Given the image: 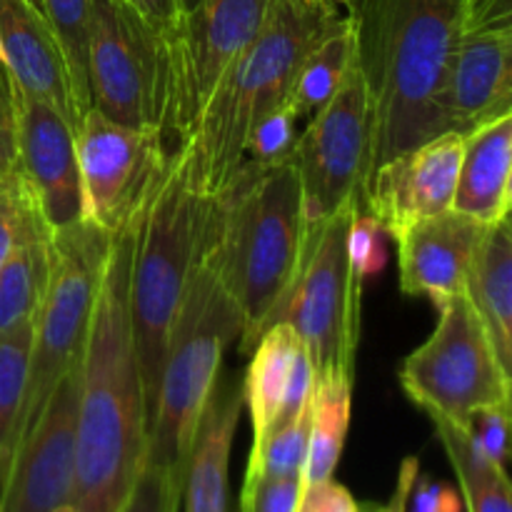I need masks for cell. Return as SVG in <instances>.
<instances>
[{"instance_id": "obj_1", "label": "cell", "mask_w": 512, "mask_h": 512, "mask_svg": "<svg viewBox=\"0 0 512 512\" xmlns=\"http://www.w3.org/2000/svg\"><path fill=\"white\" fill-rule=\"evenodd\" d=\"M133 228L113 235L80 355L75 512H118L148 458V403L128 303Z\"/></svg>"}, {"instance_id": "obj_2", "label": "cell", "mask_w": 512, "mask_h": 512, "mask_svg": "<svg viewBox=\"0 0 512 512\" xmlns=\"http://www.w3.org/2000/svg\"><path fill=\"white\" fill-rule=\"evenodd\" d=\"M340 8L373 105V173L450 130L448 73L463 0H340Z\"/></svg>"}, {"instance_id": "obj_3", "label": "cell", "mask_w": 512, "mask_h": 512, "mask_svg": "<svg viewBox=\"0 0 512 512\" xmlns=\"http://www.w3.org/2000/svg\"><path fill=\"white\" fill-rule=\"evenodd\" d=\"M330 0H273L258 35L228 65L178 155L190 185L218 198L243 165L245 140L263 115L290 103L305 55L343 23Z\"/></svg>"}, {"instance_id": "obj_4", "label": "cell", "mask_w": 512, "mask_h": 512, "mask_svg": "<svg viewBox=\"0 0 512 512\" xmlns=\"http://www.w3.org/2000/svg\"><path fill=\"white\" fill-rule=\"evenodd\" d=\"M303 255V195L293 160L240 165L233 183L210 198L200 258L213 265L238 305L243 355L270 325Z\"/></svg>"}, {"instance_id": "obj_5", "label": "cell", "mask_w": 512, "mask_h": 512, "mask_svg": "<svg viewBox=\"0 0 512 512\" xmlns=\"http://www.w3.org/2000/svg\"><path fill=\"white\" fill-rule=\"evenodd\" d=\"M208 210L210 198L190 185L183 160L173 155L133 228L128 303L148 423L170 328L200 258Z\"/></svg>"}, {"instance_id": "obj_6", "label": "cell", "mask_w": 512, "mask_h": 512, "mask_svg": "<svg viewBox=\"0 0 512 512\" xmlns=\"http://www.w3.org/2000/svg\"><path fill=\"white\" fill-rule=\"evenodd\" d=\"M243 318L208 260L198 258L165 345L148 423V463L185 478L190 450L223 358Z\"/></svg>"}, {"instance_id": "obj_7", "label": "cell", "mask_w": 512, "mask_h": 512, "mask_svg": "<svg viewBox=\"0 0 512 512\" xmlns=\"http://www.w3.org/2000/svg\"><path fill=\"white\" fill-rule=\"evenodd\" d=\"M110 243L113 235L100 230L90 220L53 230L50 280L43 305L35 315L28 390H25L23 413L10 453L38 420L40 410L48 405L55 385L80 365Z\"/></svg>"}, {"instance_id": "obj_8", "label": "cell", "mask_w": 512, "mask_h": 512, "mask_svg": "<svg viewBox=\"0 0 512 512\" xmlns=\"http://www.w3.org/2000/svg\"><path fill=\"white\" fill-rule=\"evenodd\" d=\"M358 208V200L345 205L310 235L298 275L270 318V325L285 323L295 330L308 350L315 378H355L365 283L350 268L345 235Z\"/></svg>"}, {"instance_id": "obj_9", "label": "cell", "mask_w": 512, "mask_h": 512, "mask_svg": "<svg viewBox=\"0 0 512 512\" xmlns=\"http://www.w3.org/2000/svg\"><path fill=\"white\" fill-rule=\"evenodd\" d=\"M438 313V325L403 360L398 380L428 418L463 428L480 405H510L512 373L503 368L465 295L443 303Z\"/></svg>"}, {"instance_id": "obj_10", "label": "cell", "mask_w": 512, "mask_h": 512, "mask_svg": "<svg viewBox=\"0 0 512 512\" xmlns=\"http://www.w3.org/2000/svg\"><path fill=\"white\" fill-rule=\"evenodd\" d=\"M273 0H195L163 38L160 135L168 155L190 138L220 75L258 35Z\"/></svg>"}, {"instance_id": "obj_11", "label": "cell", "mask_w": 512, "mask_h": 512, "mask_svg": "<svg viewBox=\"0 0 512 512\" xmlns=\"http://www.w3.org/2000/svg\"><path fill=\"white\" fill-rule=\"evenodd\" d=\"M373 158V105L358 65L338 93L303 125L293 165L303 195L305 243L340 208L360 203Z\"/></svg>"}, {"instance_id": "obj_12", "label": "cell", "mask_w": 512, "mask_h": 512, "mask_svg": "<svg viewBox=\"0 0 512 512\" xmlns=\"http://www.w3.org/2000/svg\"><path fill=\"white\" fill-rule=\"evenodd\" d=\"M75 153L85 220L108 235L138 223L170 163L158 130L115 123L93 108L75 128Z\"/></svg>"}, {"instance_id": "obj_13", "label": "cell", "mask_w": 512, "mask_h": 512, "mask_svg": "<svg viewBox=\"0 0 512 512\" xmlns=\"http://www.w3.org/2000/svg\"><path fill=\"white\" fill-rule=\"evenodd\" d=\"M90 108L160 133L163 35L123 0H93L88 30Z\"/></svg>"}, {"instance_id": "obj_14", "label": "cell", "mask_w": 512, "mask_h": 512, "mask_svg": "<svg viewBox=\"0 0 512 512\" xmlns=\"http://www.w3.org/2000/svg\"><path fill=\"white\" fill-rule=\"evenodd\" d=\"M78 368L70 370L15 443L0 475V512H53L73 505Z\"/></svg>"}, {"instance_id": "obj_15", "label": "cell", "mask_w": 512, "mask_h": 512, "mask_svg": "<svg viewBox=\"0 0 512 512\" xmlns=\"http://www.w3.org/2000/svg\"><path fill=\"white\" fill-rule=\"evenodd\" d=\"M460 158L463 135L455 130L403 150L370 173L360 208L395 240L410 225L453 210Z\"/></svg>"}, {"instance_id": "obj_16", "label": "cell", "mask_w": 512, "mask_h": 512, "mask_svg": "<svg viewBox=\"0 0 512 512\" xmlns=\"http://www.w3.org/2000/svg\"><path fill=\"white\" fill-rule=\"evenodd\" d=\"M18 173L33 190L50 230L85 220L75 128L55 105L18 85Z\"/></svg>"}, {"instance_id": "obj_17", "label": "cell", "mask_w": 512, "mask_h": 512, "mask_svg": "<svg viewBox=\"0 0 512 512\" xmlns=\"http://www.w3.org/2000/svg\"><path fill=\"white\" fill-rule=\"evenodd\" d=\"M512 15L460 18L448 73L450 130L465 135L512 113Z\"/></svg>"}, {"instance_id": "obj_18", "label": "cell", "mask_w": 512, "mask_h": 512, "mask_svg": "<svg viewBox=\"0 0 512 512\" xmlns=\"http://www.w3.org/2000/svg\"><path fill=\"white\" fill-rule=\"evenodd\" d=\"M485 228L455 210L405 228L395 238L403 293L428 298L435 308L465 295V280Z\"/></svg>"}, {"instance_id": "obj_19", "label": "cell", "mask_w": 512, "mask_h": 512, "mask_svg": "<svg viewBox=\"0 0 512 512\" xmlns=\"http://www.w3.org/2000/svg\"><path fill=\"white\" fill-rule=\"evenodd\" d=\"M248 355L250 363L240 380V393L250 415L253 443H258L265 433L305 413L315 370L305 345L285 323L265 328Z\"/></svg>"}, {"instance_id": "obj_20", "label": "cell", "mask_w": 512, "mask_h": 512, "mask_svg": "<svg viewBox=\"0 0 512 512\" xmlns=\"http://www.w3.org/2000/svg\"><path fill=\"white\" fill-rule=\"evenodd\" d=\"M0 45L15 83L25 93L48 100L78 128L83 115L75 103L63 50L33 0H0Z\"/></svg>"}, {"instance_id": "obj_21", "label": "cell", "mask_w": 512, "mask_h": 512, "mask_svg": "<svg viewBox=\"0 0 512 512\" xmlns=\"http://www.w3.org/2000/svg\"><path fill=\"white\" fill-rule=\"evenodd\" d=\"M240 410V383L223 370L195 433L178 512H230V453Z\"/></svg>"}, {"instance_id": "obj_22", "label": "cell", "mask_w": 512, "mask_h": 512, "mask_svg": "<svg viewBox=\"0 0 512 512\" xmlns=\"http://www.w3.org/2000/svg\"><path fill=\"white\" fill-rule=\"evenodd\" d=\"M510 178L512 113L463 135L453 210L488 228L510 220Z\"/></svg>"}, {"instance_id": "obj_23", "label": "cell", "mask_w": 512, "mask_h": 512, "mask_svg": "<svg viewBox=\"0 0 512 512\" xmlns=\"http://www.w3.org/2000/svg\"><path fill=\"white\" fill-rule=\"evenodd\" d=\"M465 300L485 325L503 368L512 373V230L510 220L485 228L465 280Z\"/></svg>"}, {"instance_id": "obj_24", "label": "cell", "mask_w": 512, "mask_h": 512, "mask_svg": "<svg viewBox=\"0 0 512 512\" xmlns=\"http://www.w3.org/2000/svg\"><path fill=\"white\" fill-rule=\"evenodd\" d=\"M353 418V378L325 375L315 378L308 400V458L303 485L335 475Z\"/></svg>"}, {"instance_id": "obj_25", "label": "cell", "mask_w": 512, "mask_h": 512, "mask_svg": "<svg viewBox=\"0 0 512 512\" xmlns=\"http://www.w3.org/2000/svg\"><path fill=\"white\" fill-rule=\"evenodd\" d=\"M435 435L448 455L453 473L458 478L460 500L465 512H512V485L508 470L495 468L478 455L468 443L465 433L455 425L430 418Z\"/></svg>"}, {"instance_id": "obj_26", "label": "cell", "mask_w": 512, "mask_h": 512, "mask_svg": "<svg viewBox=\"0 0 512 512\" xmlns=\"http://www.w3.org/2000/svg\"><path fill=\"white\" fill-rule=\"evenodd\" d=\"M355 65V43L353 30L348 20L325 35L308 55L295 78L293 95H290V108H293L298 123H308L343 85L345 75Z\"/></svg>"}, {"instance_id": "obj_27", "label": "cell", "mask_w": 512, "mask_h": 512, "mask_svg": "<svg viewBox=\"0 0 512 512\" xmlns=\"http://www.w3.org/2000/svg\"><path fill=\"white\" fill-rule=\"evenodd\" d=\"M50 238L25 240L0 265V333L38 315L50 280Z\"/></svg>"}, {"instance_id": "obj_28", "label": "cell", "mask_w": 512, "mask_h": 512, "mask_svg": "<svg viewBox=\"0 0 512 512\" xmlns=\"http://www.w3.org/2000/svg\"><path fill=\"white\" fill-rule=\"evenodd\" d=\"M33 328L35 320H30L8 333H0V473L10 455V445H13L20 413H23Z\"/></svg>"}, {"instance_id": "obj_29", "label": "cell", "mask_w": 512, "mask_h": 512, "mask_svg": "<svg viewBox=\"0 0 512 512\" xmlns=\"http://www.w3.org/2000/svg\"><path fill=\"white\" fill-rule=\"evenodd\" d=\"M90 8L93 0H43V13L48 25L53 28L55 40L63 50L65 65H68L70 83H73L75 103L80 115L90 110V88H88V30H90Z\"/></svg>"}, {"instance_id": "obj_30", "label": "cell", "mask_w": 512, "mask_h": 512, "mask_svg": "<svg viewBox=\"0 0 512 512\" xmlns=\"http://www.w3.org/2000/svg\"><path fill=\"white\" fill-rule=\"evenodd\" d=\"M308 458V408L300 418L265 433L258 443H250L245 483L250 480L303 478Z\"/></svg>"}, {"instance_id": "obj_31", "label": "cell", "mask_w": 512, "mask_h": 512, "mask_svg": "<svg viewBox=\"0 0 512 512\" xmlns=\"http://www.w3.org/2000/svg\"><path fill=\"white\" fill-rule=\"evenodd\" d=\"M298 118H295L290 103L280 105L273 113L263 115L250 130L245 140L243 163L253 165H278L293 158L295 143H298Z\"/></svg>"}, {"instance_id": "obj_32", "label": "cell", "mask_w": 512, "mask_h": 512, "mask_svg": "<svg viewBox=\"0 0 512 512\" xmlns=\"http://www.w3.org/2000/svg\"><path fill=\"white\" fill-rule=\"evenodd\" d=\"M478 455L495 468L508 470L510 458V405H480L460 428Z\"/></svg>"}, {"instance_id": "obj_33", "label": "cell", "mask_w": 512, "mask_h": 512, "mask_svg": "<svg viewBox=\"0 0 512 512\" xmlns=\"http://www.w3.org/2000/svg\"><path fill=\"white\" fill-rule=\"evenodd\" d=\"M385 230L380 228L378 220L373 215L365 213L363 208H358V213L350 220L348 235H345V250H348V260L353 273L360 280H368L373 275H378L383 270L385 260Z\"/></svg>"}, {"instance_id": "obj_34", "label": "cell", "mask_w": 512, "mask_h": 512, "mask_svg": "<svg viewBox=\"0 0 512 512\" xmlns=\"http://www.w3.org/2000/svg\"><path fill=\"white\" fill-rule=\"evenodd\" d=\"M183 480L145 460L133 490L118 512H178Z\"/></svg>"}, {"instance_id": "obj_35", "label": "cell", "mask_w": 512, "mask_h": 512, "mask_svg": "<svg viewBox=\"0 0 512 512\" xmlns=\"http://www.w3.org/2000/svg\"><path fill=\"white\" fill-rule=\"evenodd\" d=\"M303 478L250 480L243 483L240 512H298Z\"/></svg>"}, {"instance_id": "obj_36", "label": "cell", "mask_w": 512, "mask_h": 512, "mask_svg": "<svg viewBox=\"0 0 512 512\" xmlns=\"http://www.w3.org/2000/svg\"><path fill=\"white\" fill-rule=\"evenodd\" d=\"M15 83L13 73L0 60V180L15 170L18 163V103H15Z\"/></svg>"}, {"instance_id": "obj_37", "label": "cell", "mask_w": 512, "mask_h": 512, "mask_svg": "<svg viewBox=\"0 0 512 512\" xmlns=\"http://www.w3.org/2000/svg\"><path fill=\"white\" fill-rule=\"evenodd\" d=\"M298 512H360V503L335 478L303 485Z\"/></svg>"}, {"instance_id": "obj_38", "label": "cell", "mask_w": 512, "mask_h": 512, "mask_svg": "<svg viewBox=\"0 0 512 512\" xmlns=\"http://www.w3.org/2000/svg\"><path fill=\"white\" fill-rule=\"evenodd\" d=\"M463 510V500L455 495L448 485L430 483L423 475H418L410 493L408 512H460Z\"/></svg>"}, {"instance_id": "obj_39", "label": "cell", "mask_w": 512, "mask_h": 512, "mask_svg": "<svg viewBox=\"0 0 512 512\" xmlns=\"http://www.w3.org/2000/svg\"><path fill=\"white\" fill-rule=\"evenodd\" d=\"M135 10L158 35L168 38L178 28L183 18V3L180 0H123Z\"/></svg>"}, {"instance_id": "obj_40", "label": "cell", "mask_w": 512, "mask_h": 512, "mask_svg": "<svg viewBox=\"0 0 512 512\" xmlns=\"http://www.w3.org/2000/svg\"><path fill=\"white\" fill-rule=\"evenodd\" d=\"M420 475V463L418 458H405L400 465L398 483H395L393 495L385 505H373V512H408L410 493H413V485Z\"/></svg>"}, {"instance_id": "obj_41", "label": "cell", "mask_w": 512, "mask_h": 512, "mask_svg": "<svg viewBox=\"0 0 512 512\" xmlns=\"http://www.w3.org/2000/svg\"><path fill=\"white\" fill-rule=\"evenodd\" d=\"M360 512H373V503H360Z\"/></svg>"}, {"instance_id": "obj_42", "label": "cell", "mask_w": 512, "mask_h": 512, "mask_svg": "<svg viewBox=\"0 0 512 512\" xmlns=\"http://www.w3.org/2000/svg\"><path fill=\"white\" fill-rule=\"evenodd\" d=\"M53 512H75V508H73V505H63V508H58V510H53Z\"/></svg>"}, {"instance_id": "obj_43", "label": "cell", "mask_w": 512, "mask_h": 512, "mask_svg": "<svg viewBox=\"0 0 512 512\" xmlns=\"http://www.w3.org/2000/svg\"><path fill=\"white\" fill-rule=\"evenodd\" d=\"M180 3H183V13H185V10H188V8H190V5H193V3H195V0H180Z\"/></svg>"}, {"instance_id": "obj_44", "label": "cell", "mask_w": 512, "mask_h": 512, "mask_svg": "<svg viewBox=\"0 0 512 512\" xmlns=\"http://www.w3.org/2000/svg\"><path fill=\"white\" fill-rule=\"evenodd\" d=\"M33 3H35V8H38L40 13H43V0H33ZM43 15H45V13H43Z\"/></svg>"}, {"instance_id": "obj_45", "label": "cell", "mask_w": 512, "mask_h": 512, "mask_svg": "<svg viewBox=\"0 0 512 512\" xmlns=\"http://www.w3.org/2000/svg\"><path fill=\"white\" fill-rule=\"evenodd\" d=\"M330 3H335V5H338V8H340V0H330ZM340 10H343V8H340Z\"/></svg>"}, {"instance_id": "obj_46", "label": "cell", "mask_w": 512, "mask_h": 512, "mask_svg": "<svg viewBox=\"0 0 512 512\" xmlns=\"http://www.w3.org/2000/svg\"><path fill=\"white\" fill-rule=\"evenodd\" d=\"M0 60H5V58H3V45H0Z\"/></svg>"}]
</instances>
